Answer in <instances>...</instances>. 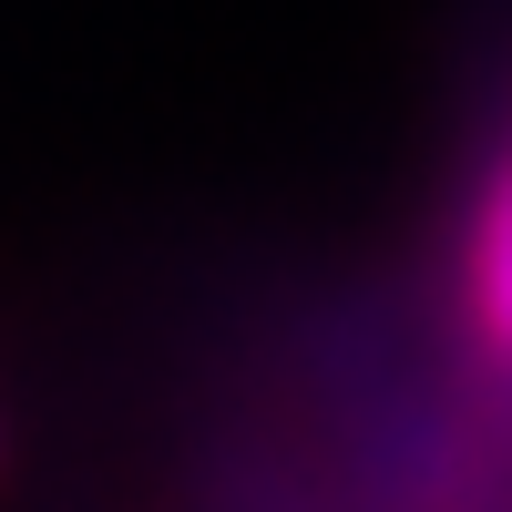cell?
I'll use <instances>...</instances> for the list:
<instances>
[{"label": "cell", "instance_id": "1", "mask_svg": "<svg viewBox=\"0 0 512 512\" xmlns=\"http://www.w3.org/2000/svg\"><path fill=\"white\" fill-rule=\"evenodd\" d=\"M451 308L472 338V369L512 400V113L492 123V144L461 195V236H451Z\"/></svg>", "mask_w": 512, "mask_h": 512}]
</instances>
